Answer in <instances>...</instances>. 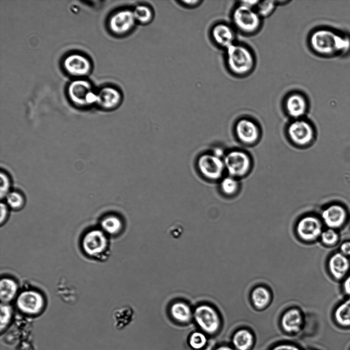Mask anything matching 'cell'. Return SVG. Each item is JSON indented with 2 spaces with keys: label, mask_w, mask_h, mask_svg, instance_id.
<instances>
[{
  "label": "cell",
  "mask_w": 350,
  "mask_h": 350,
  "mask_svg": "<svg viewBox=\"0 0 350 350\" xmlns=\"http://www.w3.org/2000/svg\"><path fill=\"white\" fill-rule=\"evenodd\" d=\"M0 178V197L1 200H3L12 191V180L9 174L6 171L2 170L1 171Z\"/></svg>",
  "instance_id": "cell-30"
},
{
  "label": "cell",
  "mask_w": 350,
  "mask_h": 350,
  "mask_svg": "<svg viewBox=\"0 0 350 350\" xmlns=\"http://www.w3.org/2000/svg\"><path fill=\"white\" fill-rule=\"evenodd\" d=\"M197 165L201 173L211 180L219 179L225 168L223 160L214 154L202 155L198 159Z\"/></svg>",
  "instance_id": "cell-7"
},
{
  "label": "cell",
  "mask_w": 350,
  "mask_h": 350,
  "mask_svg": "<svg viewBox=\"0 0 350 350\" xmlns=\"http://www.w3.org/2000/svg\"><path fill=\"white\" fill-rule=\"evenodd\" d=\"M68 94L71 100L78 105L97 102V95L92 91L90 83L86 80H78L71 83L68 88Z\"/></svg>",
  "instance_id": "cell-5"
},
{
  "label": "cell",
  "mask_w": 350,
  "mask_h": 350,
  "mask_svg": "<svg viewBox=\"0 0 350 350\" xmlns=\"http://www.w3.org/2000/svg\"><path fill=\"white\" fill-rule=\"evenodd\" d=\"M97 95V103L105 109L109 110L116 108L121 100L120 92L111 87L104 88Z\"/></svg>",
  "instance_id": "cell-18"
},
{
  "label": "cell",
  "mask_w": 350,
  "mask_h": 350,
  "mask_svg": "<svg viewBox=\"0 0 350 350\" xmlns=\"http://www.w3.org/2000/svg\"><path fill=\"white\" fill-rule=\"evenodd\" d=\"M340 252L345 256H350V241L343 242L340 247Z\"/></svg>",
  "instance_id": "cell-37"
},
{
  "label": "cell",
  "mask_w": 350,
  "mask_h": 350,
  "mask_svg": "<svg viewBox=\"0 0 350 350\" xmlns=\"http://www.w3.org/2000/svg\"><path fill=\"white\" fill-rule=\"evenodd\" d=\"M271 350H301L295 345L290 344H280L273 347Z\"/></svg>",
  "instance_id": "cell-36"
},
{
  "label": "cell",
  "mask_w": 350,
  "mask_h": 350,
  "mask_svg": "<svg viewBox=\"0 0 350 350\" xmlns=\"http://www.w3.org/2000/svg\"><path fill=\"white\" fill-rule=\"evenodd\" d=\"M334 318L338 325L350 327V298L337 306L334 313Z\"/></svg>",
  "instance_id": "cell-22"
},
{
  "label": "cell",
  "mask_w": 350,
  "mask_h": 350,
  "mask_svg": "<svg viewBox=\"0 0 350 350\" xmlns=\"http://www.w3.org/2000/svg\"><path fill=\"white\" fill-rule=\"evenodd\" d=\"M171 313L174 319L182 323L189 322L192 318L190 308L182 302L174 303L171 308Z\"/></svg>",
  "instance_id": "cell-24"
},
{
  "label": "cell",
  "mask_w": 350,
  "mask_h": 350,
  "mask_svg": "<svg viewBox=\"0 0 350 350\" xmlns=\"http://www.w3.org/2000/svg\"><path fill=\"white\" fill-rule=\"evenodd\" d=\"M207 339L205 335L201 332H195L191 334L189 342L190 346L195 349H200L206 344Z\"/></svg>",
  "instance_id": "cell-31"
},
{
  "label": "cell",
  "mask_w": 350,
  "mask_h": 350,
  "mask_svg": "<svg viewBox=\"0 0 350 350\" xmlns=\"http://www.w3.org/2000/svg\"><path fill=\"white\" fill-rule=\"evenodd\" d=\"M307 106L305 98L299 93L290 95L285 101V108L287 113L295 118H299L305 113Z\"/></svg>",
  "instance_id": "cell-20"
},
{
  "label": "cell",
  "mask_w": 350,
  "mask_h": 350,
  "mask_svg": "<svg viewBox=\"0 0 350 350\" xmlns=\"http://www.w3.org/2000/svg\"><path fill=\"white\" fill-rule=\"evenodd\" d=\"M328 267L333 277L340 280L344 278L349 270L350 261L347 257L338 252L330 257Z\"/></svg>",
  "instance_id": "cell-15"
},
{
  "label": "cell",
  "mask_w": 350,
  "mask_h": 350,
  "mask_svg": "<svg viewBox=\"0 0 350 350\" xmlns=\"http://www.w3.org/2000/svg\"><path fill=\"white\" fill-rule=\"evenodd\" d=\"M303 318L300 312L296 308L287 311L283 315L281 324L283 330L287 333H297L301 330Z\"/></svg>",
  "instance_id": "cell-19"
},
{
  "label": "cell",
  "mask_w": 350,
  "mask_h": 350,
  "mask_svg": "<svg viewBox=\"0 0 350 350\" xmlns=\"http://www.w3.org/2000/svg\"><path fill=\"white\" fill-rule=\"evenodd\" d=\"M254 341L253 334L245 328L237 331L233 335L232 342L236 350H249Z\"/></svg>",
  "instance_id": "cell-21"
},
{
  "label": "cell",
  "mask_w": 350,
  "mask_h": 350,
  "mask_svg": "<svg viewBox=\"0 0 350 350\" xmlns=\"http://www.w3.org/2000/svg\"><path fill=\"white\" fill-rule=\"evenodd\" d=\"M107 239L104 234L99 230L90 231L84 236L83 248L89 255H96L102 252L106 247Z\"/></svg>",
  "instance_id": "cell-12"
},
{
  "label": "cell",
  "mask_w": 350,
  "mask_h": 350,
  "mask_svg": "<svg viewBox=\"0 0 350 350\" xmlns=\"http://www.w3.org/2000/svg\"><path fill=\"white\" fill-rule=\"evenodd\" d=\"M288 134L294 142L300 145H304L312 141L314 131L312 126L307 122L302 120H297L289 126Z\"/></svg>",
  "instance_id": "cell-10"
},
{
  "label": "cell",
  "mask_w": 350,
  "mask_h": 350,
  "mask_svg": "<svg viewBox=\"0 0 350 350\" xmlns=\"http://www.w3.org/2000/svg\"><path fill=\"white\" fill-rule=\"evenodd\" d=\"M317 54L325 57H344L350 53V34L330 28L317 29L310 38Z\"/></svg>",
  "instance_id": "cell-1"
},
{
  "label": "cell",
  "mask_w": 350,
  "mask_h": 350,
  "mask_svg": "<svg viewBox=\"0 0 350 350\" xmlns=\"http://www.w3.org/2000/svg\"><path fill=\"white\" fill-rule=\"evenodd\" d=\"M251 298L254 306L257 308L261 309L264 308L269 304L271 295L265 287L259 286L253 291Z\"/></svg>",
  "instance_id": "cell-25"
},
{
  "label": "cell",
  "mask_w": 350,
  "mask_h": 350,
  "mask_svg": "<svg viewBox=\"0 0 350 350\" xmlns=\"http://www.w3.org/2000/svg\"><path fill=\"white\" fill-rule=\"evenodd\" d=\"M226 51L227 64L233 73L244 75L253 69L254 58L249 49L234 44L226 49Z\"/></svg>",
  "instance_id": "cell-2"
},
{
  "label": "cell",
  "mask_w": 350,
  "mask_h": 350,
  "mask_svg": "<svg viewBox=\"0 0 350 350\" xmlns=\"http://www.w3.org/2000/svg\"><path fill=\"white\" fill-rule=\"evenodd\" d=\"M321 216L323 222L329 228L335 229L341 227L344 223L347 213L342 206L332 204L323 210Z\"/></svg>",
  "instance_id": "cell-13"
},
{
  "label": "cell",
  "mask_w": 350,
  "mask_h": 350,
  "mask_svg": "<svg viewBox=\"0 0 350 350\" xmlns=\"http://www.w3.org/2000/svg\"><path fill=\"white\" fill-rule=\"evenodd\" d=\"M232 18L236 27L243 33H254L260 26L261 18L255 9L240 3L235 9Z\"/></svg>",
  "instance_id": "cell-3"
},
{
  "label": "cell",
  "mask_w": 350,
  "mask_h": 350,
  "mask_svg": "<svg viewBox=\"0 0 350 350\" xmlns=\"http://www.w3.org/2000/svg\"><path fill=\"white\" fill-rule=\"evenodd\" d=\"M10 209L19 210L22 209L26 202L24 194L17 191H11L3 200Z\"/></svg>",
  "instance_id": "cell-26"
},
{
  "label": "cell",
  "mask_w": 350,
  "mask_h": 350,
  "mask_svg": "<svg viewBox=\"0 0 350 350\" xmlns=\"http://www.w3.org/2000/svg\"><path fill=\"white\" fill-rule=\"evenodd\" d=\"M101 225L106 232L111 234L118 233L122 227L120 219L114 215L108 216L104 218L101 221Z\"/></svg>",
  "instance_id": "cell-28"
},
{
  "label": "cell",
  "mask_w": 350,
  "mask_h": 350,
  "mask_svg": "<svg viewBox=\"0 0 350 350\" xmlns=\"http://www.w3.org/2000/svg\"><path fill=\"white\" fill-rule=\"evenodd\" d=\"M320 237L322 241L327 245H334L339 239L337 232L334 229L330 228L323 231Z\"/></svg>",
  "instance_id": "cell-34"
},
{
  "label": "cell",
  "mask_w": 350,
  "mask_h": 350,
  "mask_svg": "<svg viewBox=\"0 0 350 350\" xmlns=\"http://www.w3.org/2000/svg\"><path fill=\"white\" fill-rule=\"evenodd\" d=\"M133 12L136 22L142 24L149 23L153 17V12L151 8L146 5L137 6Z\"/></svg>",
  "instance_id": "cell-27"
},
{
  "label": "cell",
  "mask_w": 350,
  "mask_h": 350,
  "mask_svg": "<svg viewBox=\"0 0 350 350\" xmlns=\"http://www.w3.org/2000/svg\"><path fill=\"white\" fill-rule=\"evenodd\" d=\"M225 168L231 176H241L247 173L251 162L249 157L240 151L229 153L223 160Z\"/></svg>",
  "instance_id": "cell-6"
},
{
  "label": "cell",
  "mask_w": 350,
  "mask_h": 350,
  "mask_svg": "<svg viewBox=\"0 0 350 350\" xmlns=\"http://www.w3.org/2000/svg\"><path fill=\"white\" fill-rule=\"evenodd\" d=\"M194 318L200 328L207 334H214L220 327V320L217 313L208 305L198 306L194 311Z\"/></svg>",
  "instance_id": "cell-4"
},
{
  "label": "cell",
  "mask_w": 350,
  "mask_h": 350,
  "mask_svg": "<svg viewBox=\"0 0 350 350\" xmlns=\"http://www.w3.org/2000/svg\"><path fill=\"white\" fill-rule=\"evenodd\" d=\"M17 305L23 312L27 314L38 313L44 305L42 295L35 291H29L22 293L17 299Z\"/></svg>",
  "instance_id": "cell-11"
},
{
  "label": "cell",
  "mask_w": 350,
  "mask_h": 350,
  "mask_svg": "<svg viewBox=\"0 0 350 350\" xmlns=\"http://www.w3.org/2000/svg\"><path fill=\"white\" fill-rule=\"evenodd\" d=\"M136 23L133 10L123 9L112 15L109 25L112 32L116 34L122 35L130 32Z\"/></svg>",
  "instance_id": "cell-8"
},
{
  "label": "cell",
  "mask_w": 350,
  "mask_h": 350,
  "mask_svg": "<svg viewBox=\"0 0 350 350\" xmlns=\"http://www.w3.org/2000/svg\"><path fill=\"white\" fill-rule=\"evenodd\" d=\"M212 36L218 45L225 49L234 44V32L226 24H219L215 25L212 29Z\"/></svg>",
  "instance_id": "cell-17"
},
{
  "label": "cell",
  "mask_w": 350,
  "mask_h": 350,
  "mask_svg": "<svg viewBox=\"0 0 350 350\" xmlns=\"http://www.w3.org/2000/svg\"><path fill=\"white\" fill-rule=\"evenodd\" d=\"M12 316L11 307L6 303L1 304V331H2L7 326Z\"/></svg>",
  "instance_id": "cell-33"
},
{
  "label": "cell",
  "mask_w": 350,
  "mask_h": 350,
  "mask_svg": "<svg viewBox=\"0 0 350 350\" xmlns=\"http://www.w3.org/2000/svg\"><path fill=\"white\" fill-rule=\"evenodd\" d=\"M277 4L276 2L273 1H258L254 9L261 18L265 17L271 14Z\"/></svg>",
  "instance_id": "cell-29"
},
{
  "label": "cell",
  "mask_w": 350,
  "mask_h": 350,
  "mask_svg": "<svg viewBox=\"0 0 350 350\" xmlns=\"http://www.w3.org/2000/svg\"><path fill=\"white\" fill-rule=\"evenodd\" d=\"M64 65L67 72L74 76L86 75L91 69L89 60L86 57L77 54L67 56L64 60Z\"/></svg>",
  "instance_id": "cell-14"
},
{
  "label": "cell",
  "mask_w": 350,
  "mask_h": 350,
  "mask_svg": "<svg viewBox=\"0 0 350 350\" xmlns=\"http://www.w3.org/2000/svg\"><path fill=\"white\" fill-rule=\"evenodd\" d=\"M236 131L239 139L247 144L255 142L259 137L257 126L249 119L240 120L236 125Z\"/></svg>",
  "instance_id": "cell-16"
},
{
  "label": "cell",
  "mask_w": 350,
  "mask_h": 350,
  "mask_svg": "<svg viewBox=\"0 0 350 350\" xmlns=\"http://www.w3.org/2000/svg\"><path fill=\"white\" fill-rule=\"evenodd\" d=\"M17 287L12 279L3 278L0 282V298L3 303L11 301L15 296Z\"/></svg>",
  "instance_id": "cell-23"
},
{
  "label": "cell",
  "mask_w": 350,
  "mask_h": 350,
  "mask_svg": "<svg viewBox=\"0 0 350 350\" xmlns=\"http://www.w3.org/2000/svg\"><path fill=\"white\" fill-rule=\"evenodd\" d=\"M215 350H236L234 348L228 345H222L218 347Z\"/></svg>",
  "instance_id": "cell-39"
},
{
  "label": "cell",
  "mask_w": 350,
  "mask_h": 350,
  "mask_svg": "<svg viewBox=\"0 0 350 350\" xmlns=\"http://www.w3.org/2000/svg\"><path fill=\"white\" fill-rule=\"evenodd\" d=\"M343 289L346 295L350 296V275L345 278L343 283Z\"/></svg>",
  "instance_id": "cell-38"
},
{
  "label": "cell",
  "mask_w": 350,
  "mask_h": 350,
  "mask_svg": "<svg viewBox=\"0 0 350 350\" xmlns=\"http://www.w3.org/2000/svg\"><path fill=\"white\" fill-rule=\"evenodd\" d=\"M238 187V182L233 176L224 178L221 182L222 191L228 195L234 193L237 191Z\"/></svg>",
  "instance_id": "cell-32"
},
{
  "label": "cell",
  "mask_w": 350,
  "mask_h": 350,
  "mask_svg": "<svg viewBox=\"0 0 350 350\" xmlns=\"http://www.w3.org/2000/svg\"><path fill=\"white\" fill-rule=\"evenodd\" d=\"M0 209H1V223H2L5 221L7 217V216L9 213V210L10 208L7 205V204L6 203V202L3 201L1 200V202L0 204Z\"/></svg>",
  "instance_id": "cell-35"
},
{
  "label": "cell",
  "mask_w": 350,
  "mask_h": 350,
  "mask_svg": "<svg viewBox=\"0 0 350 350\" xmlns=\"http://www.w3.org/2000/svg\"><path fill=\"white\" fill-rule=\"evenodd\" d=\"M322 224L316 217L306 216L298 222L297 232L303 240L311 241L317 239L322 233Z\"/></svg>",
  "instance_id": "cell-9"
}]
</instances>
